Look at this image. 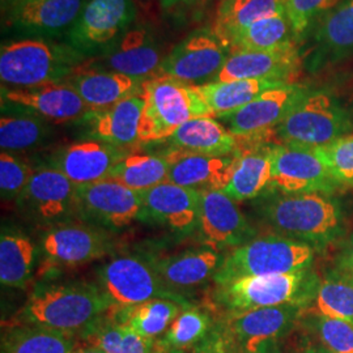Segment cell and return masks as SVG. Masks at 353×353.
<instances>
[{
    "label": "cell",
    "mask_w": 353,
    "mask_h": 353,
    "mask_svg": "<svg viewBox=\"0 0 353 353\" xmlns=\"http://www.w3.org/2000/svg\"><path fill=\"white\" fill-rule=\"evenodd\" d=\"M114 306L105 290L93 284H39L19 318L26 325L74 334L87 330Z\"/></svg>",
    "instance_id": "1"
},
{
    "label": "cell",
    "mask_w": 353,
    "mask_h": 353,
    "mask_svg": "<svg viewBox=\"0 0 353 353\" xmlns=\"http://www.w3.org/2000/svg\"><path fill=\"white\" fill-rule=\"evenodd\" d=\"M259 214L280 236L307 243L316 250L343 233L341 207L326 194L274 195L261 203Z\"/></svg>",
    "instance_id": "2"
},
{
    "label": "cell",
    "mask_w": 353,
    "mask_h": 353,
    "mask_svg": "<svg viewBox=\"0 0 353 353\" xmlns=\"http://www.w3.org/2000/svg\"><path fill=\"white\" fill-rule=\"evenodd\" d=\"M316 249L280 234L254 239L234 248L214 275L216 284L252 276L293 274L310 268Z\"/></svg>",
    "instance_id": "3"
},
{
    "label": "cell",
    "mask_w": 353,
    "mask_h": 353,
    "mask_svg": "<svg viewBox=\"0 0 353 353\" xmlns=\"http://www.w3.org/2000/svg\"><path fill=\"white\" fill-rule=\"evenodd\" d=\"M80 61L81 54L75 48L41 39L14 41L1 46L0 79L16 88L62 83L75 72Z\"/></svg>",
    "instance_id": "4"
},
{
    "label": "cell",
    "mask_w": 353,
    "mask_h": 353,
    "mask_svg": "<svg viewBox=\"0 0 353 353\" xmlns=\"http://www.w3.org/2000/svg\"><path fill=\"white\" fill-rule=\"evenodd\" d=\"M319 281L310 268L293 274L236 279L217 284L214 300L230 313L287 303L309 307Z\"/></svg>",
    "instance_id": "5"
},
{
    "label": "cell",
    "mask_w": 353,
    "mask_h": 353,
    "mask_svg": "<svg viewBox=\"0 0 353 353\" xmlns=\"http://www.w3.org/2000/svg\"><path fill=\"white\" fill-rule=\"evenodd\" d=\"M144 110L140 126V143L169 140L186 122L212 117L202 97L191 85L173 79L153 76L143 81Z\"/></svg>",
    "instance_id": "6"
},
{
    "label": "cell",
    "mask_w": 353,
    "mask_h": 353,
    "mask_svg": "<svg viewBox=\"0 0 353 353\" xmlns=\"http://www.w3.org/2000/svg\"><path fill=\"white\" fill-rule=\"evenodd\" d=\"M351 115L331 94L307 92L275 128L281 143L318 148L350 134Z\"/></svg>",
    "instance_id": "7"
},
{
    "label": "cell",
    "mask_w": 353,
    "mask_h": 353,
    "mask_svg": "<svg viewBox=\"0 0 353 353\" xmlns=\"http://www.w3.org/2000/svg\"><path fill=\"white\" fill-rule=\"evenodd\" d=\"M101 288L115 306H131L164 299L189 305L183 296L168 287L150 258L119 255L99 270Z\"/></svg>",
    "instance_id": "8"
},
{
    "label": "cell",
    "mask_w": 353,
    "mask_h": 353,
    "mask_svg": "<svg viewBox=\"0 0 353 353\" xmlns=\"http://www.w3.org/2000/svg\"><path fill=\"white\" fill-rule=\"evenodd\" d=\"M230 51L229 45L214 30H199L165 58L154 76L173 79L191 87L212 83L232 54Z\"/></svg>",
    "instance_id": "9"
},
{
    "label": "cell",
    "mask_w": 353,
    "mask_h": 353,
    "mask_svg": "<svg viewBox=\"0 0 353 353\" xmlns=\"http://www.w3.org/2000/svg\"><path fill=\"white\" fill-rule=\"evenodd\" d=\"M270 153L271 190L284 195H330L339 186L313 148L281 143L271 145Z\"/></svg>",
    "instance_id": "10"
},
{
    "label": "cell",
    "mask_w": 353,
    "mask_h": 353,
    "mask_svg": "<svg viewBox=\"0 0 353 353\" xmlns=\"http://www.w3.org/2000/svg\"><path fill=\"white\" fill-rule=\"evenodd\" d=\"M77 186L50 165L36 168L17 199L21 211L36 224L52 228L77 214Z\"/></svg>",
    "instance_id": "11"
},
{
    "label": "cell",
    "mask_w": 353,
    "mask_h": 353,
    "mask_svg": "<svg viewBox=\"0 0 353 353\" xmlns=\"http://www.w3.org/2000/svg\"><path fill=\"white\" fill-rule=\"evenodd\" d=\"M76 202L77 214L105 229L127 227L143 214L141 192L113 179L79 186Z\"/></svg>",
    "instance_id": "12"
},
{
    "label": "cell",
    "mask_w": 353,
    "mask_h": 353,
    "mask_svg": "<svg viewBox=\"0 0 353 353\" xmlns=\"http://www.w3.org/2000/svg\"><path fill=\"white\" fill-rule=\"evenodd\" d=\"M307 93L294 84H283L268 89L240 110L223 117L227 128L236 138L258 140L274 131Z\"/></svg>",
    "instance_id": "13"
},
{
    "label": "cell",
    "mask_w": 353,
    "mask_h": 353,
    "mask_svg": "<svg viewBox=\"0 0 353 353\" xmlns=\"http://www.w3.org/2000/svg\"><path fill=\"white\" fill-rule=\"evenodd\" d=\"M306 309L303 305L287 303L230 313L224 330L243 353L255 352L287 335Z\"/></svg>",
    "instance_id": "14"
},
{
    "label": "cell",
    "mask_w": 353,
    "mask_h": 353,
    "mask_svg": "<svg viewBox=\"0 0 353 353\" xmlns=\"http://www.w3.org/2000/svg\"><path fill=\"white\" fill-rule=\"evenodd\" d=\"M45 263L77 267L100 259L110 250V240L100 228L63 223L49 228L41 241Z\"/></svg>",
    "instance_id": "15"
},
{
    "label": "cell",
    "mask_w": 353,
    "mask_h": 353,
    "mask_svg": "<svg viewBox=\"0 0 353 353\" xmlns=\"http://www.w3.org/2000/svg\"><path fill=\"white\" fill-rule=\"evenodd\" d=\"M199 230L203 239L214 249L239 248L254 240L255 229L236 202L221 190L201 192Z\"/></svg>",
    "instance_id": "16"
},
{
    "label": "cell",
    "mask_w": 353,
    "mask_h": 353,
    "mask_svg": "<svg viewBox=\"0 0 353 353\" xmlns=\"http://www.w3.org/2000/svg\"><path fill=\"white\" fill-rule=\"evenodd\" d=\"M132 0H89L71 28V45L88 51L110 43L135 19Z\"/></svg>",
    "instance_id": "17"
},
{
    "label": "cell",
    "mask_w": 353,
    "mask_h": 353,
    "mask_svg": "<svg viewBox=\"0 0 353 353\" xmlns=\"http://www.w3.org/2000/svg\"><path fill=\"white\" fill-rule=\"evenodd\" d=\"M141 196V221H150L183 234L199 227V191L166 181L159 186L143 191Z\"/></svg>",
    "instance_id": "18"
},
{
    "label": "cell",
    "mask_w": 353,
    "mask_h": 353,
    "mask_svg": "<svg viewBox=\"0 0 353 353\" xmlns=\"http://www.w3.org/2000/svg\"><path fill=\"white\" fill-rule=\"evenodd\" d=\"M126 154L125 150L102 140H85L52 153L48 165L62 172L79 188L106 179Z\"/></svg>",
    "instance_id": "19"
},
{
    "label": "cell",
    "mask_w": 353,
    "mask_h": 353,
    "mask_svg": "<svg viewBox=\"0 0 353 353\" xmlns=\"http://www.w3.org/2000/svg\"><path fill=\"white\" fill-rule=\"evenodd\" d=\"M3 99L54 123L72 122L92 114L88 105L67 81L32 88L3 89Z\"/></svg>",
    "instance_id": "20"
},
{
    "label": "cell",
    "mask_w": 353,
    "mask_h": 353,
    "mask_svg": "<svg viewBox=\"0 0 353 353\" xmlns=\"http://www.w3.org/2000/svg\"><path fill=\"white\" fill-rule=\"evenodd\" d=\"M301 57L296 46L270 51H233L214 81L272 80L290 83L297 75Z\"/></svg>",
    "instance_id": "21"
},
{
    "label": "cell",
    "mask_w": 353,
    "mask_h": 353,
    "mask_svg": "<svg viewBox=\"0 0 353 353\" xmlns=\"http://www.w3.org/2000/svg\"><path fill=\"white\" fill-rule=\"evenodd\" d=\"M169 161L168 181L178 186L195 190H224L232 172L236 153L229 156H208L170 148L165 153Z\"/></svg>",
    "instance_id": "22"
},
{
    "label": "cell",
    "mask_w": 353,
    "mask_h": 353,
    "mask_svg": "<svg viewBox=\"0 0 353 353\" xmlns=\"http://www.w3.org/2000/svg\"><path fill=\"white\" fill-rule=\"evenodd\" d=\"M79 93L92 112H101L141 92L143 81L114 71L77 67L65 80Z\"/></svg>",
    "instance_id": "23"
},
{
    "label": "cell",
    "mask_w": 353,
    "mask_h": 353,
    "mask_svg": "<svg viewBox=\"0 0 353 353\" xmlns=\"http://www.w3.org/2000/svg\"><path fill=\"white\" fill-rule=\"evenodd\" d=\"M160 51L151 34L144 29L127 32L121 42L102 58L108 71L144 81L153 77L161 64Z\"/></svg>",
    "instance_id": "24"
},
{
    "label": "cell",
    "mask_w": 353,
    "mask_h": 353,
    "mask_svg": "<svg viewBox=\"0 0 353 353\" xmlns=\"http://www.w3.org/2000/svg\"><path fill=\"white\" fill-rule=\"evenodd\" d=\"M144 97L139 92L101 112H93V132L105 143L126 150L140 143Z\"/></svg>",
    "instance_id": "25"
},
{
    "label": "cell",
    "mask_w": 353,
    "mask_h": 353,
    "mask_svg": "<svg viewBox=\"0 0 353 353\" xmlns=\"http://www.w3.org/2000/svg\"><path fill=\"white\" fill-rule=\"evenodd\" d=\"M165 284L172 290L201 285L214 278L223 256L214 249H194L166 258H150Z\"/></svg>",
    "instance_id": "26"
},
{
    "label": "cell",
    "mask_w": 353,
    "mask_h": 353,
    "mask_svg": "<svg viewBox=\"0 0 353 353\" xmlns=\"http://www.w3.org/2000/svg\"><path fill=\"white\" fill-rule=\"evenodd\" d=\"M271 145L236 152L233 172L224 192L234 202L258 198L271 183Z\"/></svg>",
    "instance_id": "27"
},
{
    "label": "cell",
    "mask_w": 353,
    "mask_h": 353,
    "mask_svg": "<svg viewBox=\"0 0 353 353\" xmlns=\"http://www.w3.org/2000/svg\"><path fill=\"white\" fill-rule=\"evenodd\" d=\"M172 148L208 156H229L239 150V138L214 117L191 119L169 139Z\"/></svg>",
    "instance_id": "28"
},
{
    "label": "cell",
    "mask_w": 353,
    "mask_h": 353,
    "mask_svg": "<svg viewBox=\"0 0 353 353\" xmlns=\"http://www.w3.org/2000/svg\"><path fill=\"white\" fill-rule=\"evenodd\" d=\"M83 8V0H21L14 4L13 24L55 33L74 26Z\"/></svg>",
    "instance_id": "29"
},
{
    "label": "cell",
    "mask_w": 353,
    "mask_h": 353,
    "mask_svg": "<svg viewBox=\"0 0 353 353\" xmlns=\"http://www.w3.org/2000/svg\"><path fill=\"white\" fill-rule=\"evenodd\" d=\"M190 305L173 300L157 299L131 306H114L110 316L137 334L150 339L159 341L179 313Z\"/></svg>",
    "instance_id": "30"
},
{
    "label": "cell",
    "mask_w": 353,
    "mask_h": 353,
    "mask_svg": "<svg viewBox=\"0 0 353 353\" xmlns=\"http://www.w3.org/2000/svg\"><path fill=\"white\" fill-rule=\"evenodd\" d=\"M287 83L272 80H232L192 85L210 109L212 117L223 118L240 110L268 89Z\"/></svg>",
    "instance_id": "31"
},
{
    "label": "cell",
    "mask_w": 353,
    "mask_h": 353,
    "mask_svg": "<svg viewBox=\"0 0 353 353\" xmlns=\"http://www.w3.org/2000/svg\"><path fill=\"white\" fill-rule=\"evenodd\" d=\"M37 259L34 241L23 232L3 228L0 236V283L8 288H26Z\"/></svg>",
    "instance_id": "32"
},
{
    "label": "cell",
    "mask_w": 353,
    "mask_h": 353,
    "mask_svg": "<svg viewBox=\"0 0 353 353\" xmlns=\"http://www.w3.org/2000/svg\"><path fill=\"white\" fill-rule=\"evenodd\" d=\"M316 67L353 52V0H345L328 12L316 32Z\"/></svg>",
    "instance_id": "33"
},
{
    "label": "cell",
    "mask_w": 353,
    "mask_h": 353,
    "mask_svg": "<svg viewBox=\"0 0 353 353\" xmlns=\"http://www.w3.org/2000/svg\"><path fill=\"white\" fill-rule=\"evenodd\" d=\"M288 0H223L214 32L225 43L254 23L287 12Z\"/></svg>",
    "instance_id": "34"
},
{
    "label": "cell",
    "mask_w": 353,
    "mask_h": 353,
    "mask_svg": "<svg viewBox=\"0 0 353 353\" xmlns=\"http://www.w3.org/2000/svg\"><path fill=\"white\" fill-rule=\"evenodd\" d=\"M296 37L285 12L265 17L245 28L230 38L228 45L232 51L279 50L294 46Z\"/></svg>",
    "instance_id": "35"
},
{
    "label": "cell",
    "mask_w": 353,
    "mask_h": 353,
    "mask_svg": "<svg viewBox=\"0 0 353 353\" xmlns=\"http://www.w3.org/2000/svg\"><path fill=\"white\" fill-rule=\"evenodd\" d=\"M307 310L313 316L336 318L353 326L352 274L341 268L330 271L319 281L316 297Z\"/></svg>",
    "instance_id": "36"
},
{
    "label": "cell",
    "mask_w": 353,
    "mask_h": 353,
    "mask_svg": "<svg viewBox=\"0 0 353 353\" xmlns=\"http://www.w3.org/2000/svg\"><path fill=\"white\" fill-rule=\"evenodd\" d=\"M109 312L83 331L87 344L105 353H156V341L117 322Z\"/></svg>",
    "instance_id": "37"
},
{
    "label": "cell",
    "mask_w": 353,
    "mask_h": 353,
    "mask_svg": "<svg viewBox=\"0 0 353 353\" xmlns=\"http://www.w3.org/2000/svg\"><path fill=\"white\" fill-rule=\"evenodd\" d=\"M169 161L164 154L127 153L106 179H113L135 191H147L168 181Z\"/></svg>",
    "instance_id": "38"
},
{
    "label": "cell",
    "mask_w": 353,
    "mask_h": 353,
    "mask_svg": "<svg viewBox=\"0 0 353 353\" xmlns=\"http://www.w3.org/2000/svg\"><path fill=\"white\" fill-rule=\"evenodd\" d=\"M212 330V319L207 312L188 306L164 335L156 341V353L185 352L189 348L198 347Z\"/></svg>",
    "instance_id": "39"
},
{
    "label": "cell",
    "mask_w": 353,
    "mask_h": 353,
    "mask_svg": "<svg viewBox=\"0 0 353 353\" xmlns=\"http://www.w3.org/2000/svg\"><path fill=\"white\" fill-rule=\"evenodd\" d=\"M72 334L41 326L13 328L3 338L1 353H72Z\"/></svg>",
    "instance_id": "40"
},
{
    "label": "cell",
    "mask_w": 353,
    "mask_h": 353,
    "mask_svg": "<svg viewBox=\"0 0 353 353\" xmlns=\"http://www.w3.org/2000/svg\"><path fill=\"white\" fill-rule=\"evenodd\" d=\"M49 128L43 118L36 114L1 115L0 147L1 152L26 151L46 139Z\"/></svg>",
    "instance_id": "41"
},
{
    "label": "cell",
    "mask_w": 353,
    "mask_h": 353,
    "mask_svg": "<svg viewBox=\"0 0 353 353\" xmlns=\"http://www.w3.org/2000/svg\"><path fill=\"white\" fill-rule=\"evenodd\" d=\"M314 152L338 185L353 186V135L314 148Z\"/></svg>",
    "instance_id": "42"
},
{
    "label": "cell",
    "mask_w": 353,
    "mask_h": 353,
    "mask_svg": "<svg viewBox=\"0 0 353 353\" xmlns=\"http://www.w3.org/2000/svg\"><path fill=\"white\" fill-rule=\"evenodd\" d=\"M34 169L10 152L0 154V192L3 201L19 199L26 190Z\"/></svg>",
    "instance_id": "43"
},
{
    "label": "cell",
    "mask_w": 353,
    "mask_h": 353,
    "mask_svg": "<svg viewBox=\"0 0 353 353\" xmlns=\"http://www.w3.org/2000/svg\"><path fill=\"white\" fill-rule=\"evenodd\" d=\"M316 335L326 353H353V326L330 316H314Z\"/></svg>",
    "instance_id": "44"
},
{
    "label": "cell",
    "mask_w": 353,
    "mask_h": 353,
    "mask_svg": "<svg viewBox=\"0 0 353 353\" xmlns=\"http://www.w3.org/2000/svg\"><path fill=\"white\" fill-rule=\"evenodd\" d=\"M341 0H288L287 14L297 37L321 16L338 7Z\"/></svg>",
    "instance_id": "45"
},
{
    "label": "cell",
    "mask_w": 353,
    "mask_h": 353,
    "mask_svg": "<svg viewBox=\"0 0 353 353\" xmlns=\"http://www.w3.org/2000/svg\"><path fill=\"white\" fill-rule=\"evenodd\" d=\"M195 353H236V345L224 327L214 328L211 334L196 347Z\"/></svg>",
    "instance_id": "46"
},
{
    "label": "cell",
    "mask_w": 353,
    "mask_h": 353,
    "mask_svg": "<svg viewBox=\"0 0 353 353\" xmlns=\"http://www.w3.org/2000/svg\"><path fill=\"white\" fill-rule=\"evenodd\" d=\"M338 265L341 270H344L353 275V233L341 246Z\"/></svg>",
    "instance_id": "47"
},
{
    "label": "cell",
    "mask_w": 353,
    "mask_h": 353,
    "mask_svg": "<svg viewBox=\"0 0 353 353\" xmlns=\"http://www.w3.org/2000/svg\"><path fill=\"white\" fill-rule=\"evenodd\" d=\"M72 353H105L103 351H101L100 348H97V347H93V345H89L87 344L85 347H81V348H77V350H74Z\"/></svg>",
    "instance_id": "48"
},
{
    "label": "cell",
    "mask_w": 353,
    "mask_h": 353,
    "mask_svg": "<svg viewBox=\"0 0 353 353\" xmlns=\"http://www.w3.org/2000/svg\"><path fill=\"white\" fill-rule=\"evenodd\" d=\"M185 1H188V0H160L161 6H163L164 8H170V7H173V6H176V4H179V3H185Z\"/></svg>",
    "instance_id": "49"
},
{
    "label": "cell",
    "mask_w": 353,
    "mask_h": 353,
    "mask_svg": "<svg viewBox=\"0 0 353 353\" xmlns=\"http://www.w3.org/2000/svg\"><path fill=\"white\" fill-rule=\"evenodd\" d=\"M252 353H280L279 351H276L274 347H272V344H270V345H265V347H262V348H259L258 351H255V352Z\"/></svg>",
    "instance_id": "50"
},
{
    "label": "cell",
    "mask_w": 353,
    "mask_h": 353,
    "mask_svg": "<svg viewBox=\"0 0 353 353\" xmlns=\"http://www.w3.org/2000/svg\"><path fill=\"white\" fill-rule=\"evenodd\" d=\"M8 1H12L13 4H16V3H19V1H21V0H8Z\"/></svg>",
    "instance_id": "51"
},
{
    "label": "cell",
    "mask_w": 353,
    "mask_h": 353,
    "mask_svg": "<svg viewBox=\"0 0 353 353\" xmlns=\"http://www.w3.org/2000/svg\"><path fill=\"white\" fill-rule=\"evenodd\" d=\"M169 353H186V352H169Z\"/></svg>",
    "instance_id": "52"
}]
</instances>
